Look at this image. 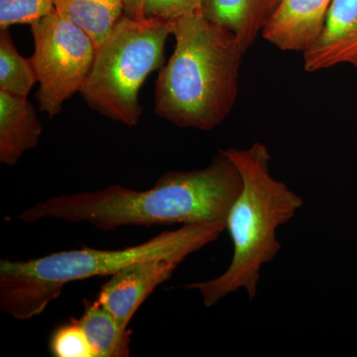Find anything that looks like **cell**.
Returning a JSON list of instances; mask_svg holds the SVG:
<instances>
[{
    "label": "cell",
    "instance_id": "obj_17",
    "mask_svg": "<svg viewBox=\"0 0 357 357\" xmlns=\"http://www.w3.org/2000/svg\"><path fill=\"white\" fill-rule=\"evenodd\" d=\"M203 0H139L128 17L172 22L185 14L201 10Z\"/></svg>",
    "mask_w": 357,
    "mask_h": 357
},
{
    "label": "cell",
    "instance_id": "obj_1",
    "mask_svg": "<svg viewBox=\"0 0 357 357\" xmlns=\"http://www.w3.org/2000/svg\"><path fill=\"white\" fill-rule=\"evenodd\" d=\"M243 187L236 164L220 149L206 168L167 172L147 191L112 185L102 191L54 197L23 211L20 220L88 222L105 231L121 227L225 222Z\"/></svg>",
    "mask_w": 357,
    "mask_h": 357
},
{
    "label": "cell",
    "instance_id": "obj_15",
    "mask_svg": "<svg viewBox=\"0 0 357 357\" xmlns=\"http://www.w3.org/2000/svg\"><path fill=\"white\" fill-rule=\"evenodd\" d=\"M50 351L55 357H96L77 319H72L54 331L50 340Z\"/></svg>",
    "mask_w": 357,
    "mask_h": 357
},
{
    "label": "cell",
    "instance_id": "obj_7",
    "mask_svg": "<svg viewBox=\"0 0 357 357\" xmlns=\"http://www.w3.org/2000/svg\"><path fill=\"white\" fill-rule=\"evenodd\" d=\"M182 256L150 258L126 265L112 275L100 289L98 300L124 328L150 294L171 278L184 261Z\"/></svg>",
    "mask_w": 357,
    "mask_h": 357
},
{
    "label": "cell",
    "instance_id": "obj_16",
    "mask_svg": "<svg viewBox=\"0 0 357 357\" xmlns=\"http://www.w3.org/2000/svg\"><path fill=\"white\" fill-rule=\"evenodd\" d=\"M54 10V0H0V29L31 24Z\"/></svg>",
    "mask_w": 357,
    "mask_h": 357
},
{
    "label": "cell",
    "instance_id": "obj_13",
    "mask_svg": "<svg viewBox=\"0 0 357 357\" xmlns=\"http://www.w3.org/2000/svg\"><path fill=\"white\" fill-rule=\"evenodd\" d=\"M59 14L88 33L100 46L124 15L123 0H54Z\"/></svg>",
    "mask_w": 357,
    "mask_h": 357
},
{
    "label": "cell",
    "instance_id": "obj_11",
    "mask_svg": "<svg viewBox=\"0 0 357 357\" xmlns=\"http://www.w3.org/2000/svg\"><path fill=\"white\" fill-rule=\"evenodd\" d=\"M281 0H203L202 11L215 24L229 30L244 51L255 44Z\"/></svg>",
    "mask_w": 357,
    "mask_h": 357
},
{
    "label": "cell",
    "instance_id": "obj_3",
    "mask_svg": "<svg viewBox=\"0 0 357 357\" xmlns=\"http://www.w3.org/2000/svg\"><path fill=\"white\" fill-rule=\"evenodd\" d=\"M220 150L236 164L243 187L225 220L234 245L229 266L217 278L184 286L198 291L208 307L239 289L255 299L263 265L281 250L277 229L290 222L304 204L302 197L271 175L266 145L255 142L244 149Z\"/></svg>",
    "mask_w": 357,
    "mask_h": 357
},
{
    "label": "cell",
    "instance_id": "obj_18",
    "mask_svg": "<svg viewBox=\"0 0 357 357\" xmlns=\"http://www.w3.org/2000/svg\"><path fill=\"white\" fill-rule=\"evenodd\" d=\"M124 2V15H128L132 13L135 6H137L139 0H123Z\"/></svg>",
    "mask_w": 357,
    "mask_h": 357
},
{
    "label": "cell",
    "instance_id": "obj_10",
    "mask_svg": "<svg viewBox=\"0 0 357 357\" xmlns=\"http://www.w3.org/2000/svg\"><path fill=\"white\" fill-rule=\"evenodd\" d=\"M42 126L27 98L0 91V162L13 166L38 145Z\"/></svg>",
    "mask_w": 357,
    "mask_h": 357
},
{
    "label": "cell",
    "instance_id": "obj_14",
    "mask_svg": "<svg viewBox=\"0 0 357 357\" xmlns=\"http://www.w3.org/2000/svg\"><path fill=\"white\" fill-rule=\"evenodd\" d=\"M0 91L27 98L38 83L30 59L20 55L8 29H0Z\"/></svg>",
    "mask_w": 357,
    "mask_h": 357
},
{
    "label": "cell",
    "instance_id": "obj_12",
    "mask_svg": "<svg viewBox=\"0 0 357 357\" xmlns=\"http://www.w3.org/2000/svg\"><path fill=\"white\" fill-rule=\"evenodd\" d=\"M84 306L83 316L77 321L86 333L96 357L130 356L132 332L122 326L98 300L84 301Z\"/></svg>",
    "mask_w": 357,
    "mask_h": 357
},
{
    "label": "cell",
    "instance_id": "obj_4",
    "mask_svg": "<svg viewBox=\"0 0 357 357\" xmlns=\"http://www.w3.org/2000/svg\"><path fill=\"white\" fill-rule=\"evenodd\" d=\"M225 222L185 225L146 243L119 250L60 251L27 261H0V310L26 321L39 316L70 282L116 273L130 263L164 256H188L217 241Z\"/></svg>",
    "mask_w": 357,
    "mask_h": 357
},
{
    "label": "cell",
    "instance_id": "obj_2",
    "mask_svg": "<svg viewBox=\"0 0 357 357\" xmlns=\"http://www.w3.org/2000/svg\"><path fill=\"white\" fill-rule=\"evenodd\" d=\"M176 47L155 84V112L183 128L210 131L236 105L244 49L203 11L171 22Z\"/></svg>",
    "mask_w": 357,
    "mask_h": 357
},
{
    "label": "cell",
    "instance_id": "obj_5",
    "mask_svg": "<svg viewBox=\"0 0 357 357\" xmlns=\"http://www.w3.org/2000/svg\"><path fill=\"white\" fill-rule=\"evenodd\" d=\"M171 22L123 15L96 47L95 60L82 86L91 109L128 126L142 114L139 91L147 77L161 67Z\"/></svg>",
    "mask_w": 357,
    "mask_h": 357
},
{
    "label": "cell",
    "instance_id": "obj_9",
    "mask_svg": "<svg viewBox=\"0 0 357 357\" xmlns=\"http://www.w3.org/2000/svg\"><path fill=\"white\" fill-rule=\"evenodd\" d=\"M333 0H281L262 31L282 51L304 52L323 30Z\"/></svg>",
    "mask_w": 357,
    "mask_h": 357
},
{
    "label": "cell",
    "instance_id": "obj_6",
    "mask_svg": "<svg viewBox=\"0 0 357 357\" xmlns=\"http://www.w3.org/2000/svg\"><path fill=\"white\" fill-rule=\"evenodd\" d=\"M34 54L30 58L40 84L37 100L42 112L54 117L66 100L81 91L95 60L91 36L57 11L33 21Z\"/></svg>",
    "mask_w": 357,
    "mask_h": 357
},
{
    "label": "cell",
    "instance_id": "obj_8",
    "mask_svg": "<svg viewBox=\"0 0 357 357\" xmlns=\"http://www.w3.org/2000/svg\"><path fill=\"white\" fill-rule=\"evenodd\" d=\"M303 58L309 73L340 64L357 68V0H333L323 30Z\"/></svg>",
    "mask_w": 357,
    "mask_h": 357
}]
</instances>
